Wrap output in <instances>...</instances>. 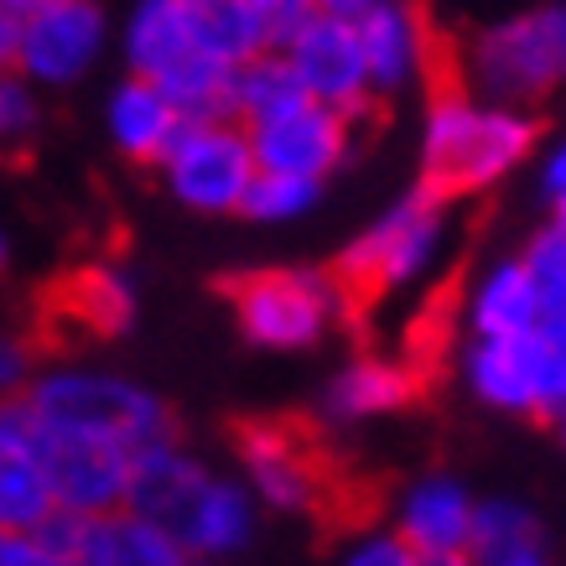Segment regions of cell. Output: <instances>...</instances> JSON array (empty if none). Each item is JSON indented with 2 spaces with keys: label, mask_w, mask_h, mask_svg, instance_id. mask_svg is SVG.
I'll return each instance as SVG.
<instances>
[{
  "label": "cell",
  "mask_w": 566,
  "mask_h": 566,
  "mask_svg": "<svg viewBox=\"0 0 566 566\" xmlns=\"http://www.w3.org/2000/svg\"><path fill=\"white\" fill-rule=\"evenodd\" d=\"M125 510H136L140 520L161 525L198 566L240 556L255 541L260 525V504L244 489V479H229L219 468H208L182 442H161L136 452Z\"/></svg>",
  "instance_id": "cell-1"
},
{
  "label": "cell",
  "mask_w": 566,
  "mask_h": 566,
  "mask_svg": "<svg viewBox=\"0 0 566 566\" xmlns=\"http://www.w3.org/2000/svg\"><path fill=\"white\" fill-rule=\"evenodd\" d=\"M535 151H541L535 109L479 99L452 84L437 88L421 109V130H416L421 188L442 192L452 203L510 182L520 167H531Z\"/></svg>",
  "instance_id": "cell-2"
},
{
  "label": "cell",
  "mask_w": 566,
  "mask_h": 566,
  "mask_svg": "<svg viewBox=\"0 0 566 566\" xmlns=\"http://www.w3.org/2000/svg\"><path fill=\"white\" fill-rule=\"evenodd\" d=\"M442 73L463 94L535 109L556 88H566V0L515 6L504 17L447 36Z\"/></svg>",
  "instance_id": "cell-3"
},
{
  "label": "cell",
  "mask_w": 566,
  "mask_h": 566,
  "mask_svg": "<svg viewBox=\"0 0 566 566\" xmlns=\"http://www.w3.org/2000/svg\"><path fill=\"white\" fill-rule=\"evenodd\" d=\"M21 406H27L36 427L115 442L125 452L177 442V421L167 411V400L146 390V385H136V379L115 375V369H88V364L36 369Z\"/></svg>",
  "instance_id": "cell-4"
},
{
  "label": "cell",
  "mask_w": 566,
  "mask_h": 566,
  "mask_svg": "<svg viewBox=\"0 0 566 566\" xmlns=\"http://www.w3.org/2000/svg\"><path fill=\"white\" fill-rule=\"evenodd\" d=\"M447 244H452V198L416 182L364 223L333 271L348 296H406L437 275Z\"/></svg>",
  "instance_id": "cell-5"
},
{
  "label": "cell",
  "mask_w": 566,
  "mask_h": 566,
  "mask_svg": "<svg viewBox=\"0 0 566 566\" xmlns=\"http://www.w3.org/2000/svg\"><path fill=\"white\" fill-rule=\"evenodd\" d=\"M223 292H229V312L240 323L244 344L265 348V354H307L327 344L354 307L338 271H317V265L244 271Z\"/></svg>",
  "instance_id": "cell-6"
},
{
  "label": "cell",
  "mask_w": 566,
  "mask_h": 566,
  "mask_svg": "<svg viewBox=\"0 0 566 566\" xmlns=\"http://www.w3.org/2000/svg\"><path fill=\"white\" fill-rule=\"evenodd\" d=\"M452 375L473 406L515 421H556L566 411V344L541 327L520 338H458Z\"/></svg>",
  "instance_id": "cell-7"
},
{
  "label": "cell",
  "mask_w": 566,
  "mask_h": 566,
  "mask_svg": "<svg viewBox=\"0 0 566 566\" xmlns=\"http://www.w3.org/2000/svg\"><path fill=\"white\" fill-rule=\"evenodd\" d=\"M120 52L125 73L156 84L188 120L229 115V73L234 69H223L219 57L198 48L177 0H136L120 21Z\"/></svg>",
  "instance_id": "cell-8"
},
{
  "label": "cell",
  "mask_w": 566,
  "mask_h": 566,
  "mask_svg": "<svg viewBox=\"0 0 566 566\" xmlns=\"http://www.w3.org/2000/svg\"><path fill=\"white\" fill-rule=\"evenodd\" d=\"M156 172H161V188L188 213L223 219V213H240L260 167L234 115H198V120H182L172 146L156 161Z\"/></svg>",
  "instance_id": "cell-9"
},
{
  "label": "cell",
  "mask_w": 566,
  "mask_h": 566,
  "mask_svg": "<svg viewBox=\"0 0 566 566\" xmlns=\"http://www.w3.org/2000/svg\"><path fill=\"white\" fill-rule=\"evenodd\" d=\"M275 52H281V63L292 69L296 88H302L312 104H327V109L354 115V120L375 104L354 21L307 11V17L292 21L286 32H275Z\"/></svg>",
  "instance_id": "cell-10"
},
{
  "label": "cell",
  "mask_w": 566,
  "mask_h": 566,
  "mask_svg": "<svg viewBox=\"0 0 566 566\" xmlns=\"http://www.w3.org/2000/svg\"><path fill=\"white\" fill-rule=\"evenodd\" d=\"M27 416V406H21ZM27 437L42 473H48L52 504L69 515H115L130 499V473H136V452L115 442H94V437H73V431L36 427L27 416Z\"/></svg>",
  "instance_id": "cell-11"
},
{
  "label": "cell",
  "mask_w": 566,
  "mask_h": 566,
  "mask_svg": "<svg viewBox=\"0 0 566 566\" xmlns=\"http://www.w3.org/2000/svg\"><path fill=\"white\" fill-rule=\"evenodd\" d=\"M32 535L57 566H198L172 535L140 520L136 510H115V515L52 510Z\"/></svg>",
  "instance_id": "cell-12"
},
{
  "label": "cell",
  "mask_w": 566,
  "mask_h": 566,
  "mask_svg": "<svg viewBox=\"0 0 566 566\" xmlns=\"http://www.w3.org/2000/svg\"><path fill=\"white\" fill-rule=\"evenodd\" d=\"M375 99H411L442 69V36L421 0H379L354 21Z\"/></svg>",
  "instance_id": "cell-13"
},
{
  "label": "cell",
  "mask_w": 566,
  "mask_h": 566,
  "mask_svg": "<svg viewBox=\"0 0 566 566\" xmlns=\"http://www.w3.org/2000/svg\"><path fill=\"white\" fill-rule=\"evenodd\" d=\"M109 48V17L99 0H52L21 21L17 73L32 88H73L99 69Z\"/></svg>",
  "instance_id": "cell-14"
},
{
  "label": "cell",
  "mask_w": 566,
  "mask_h": 566,
  "mask_svg": "<svg viewBox=\"0 0 566 566\" xmlns=\"http://www.w3.org/2000/svg\"><path fill=\"white\" fill-rule=\"evenodd\" d=\"M240 479L255 494L260 510L271 515H317L327 499V479L307 437L281 421H250L234 437Z\"/></svg>",
  "instance_id": "cell-15"
},
{
  "label": "cell",
  "mask_w": 566,
  "mask_h": 566,
  "mask_svg": "<svg viewBox=\"0 0 566 566\" xmlns=\"http://www.w3.org/2000/svg\"><path fill=\"white\" fill-rule=\"evenodd\" d=\"M250 136V151H255L260 172H281V177H307V182H323L348 167L354 156V115H338L327 104H292L271 120L244 125Z\"/></svg>",
  "instance_id": "cell-16"
},
{
  "label": "cell",
  "mask_w": 566,
  "mask_h": 566,
  "mask_svg": "<svg viewBox=\"0 0 566 566\" xmlns=\"http://www.w3.org/2000/svg\"><path fill=\"white\" fill-rule=\"evenodd\" d=\"M421 395V375L400 354H354L317 390V421L333 431H359L375 421L411 411Z\"/></svg>",
  "instance_id": "cell-17"
},
{
  "label": "cell",
  "mask_w": 566,
  "mask_h": 566,
  "mask_svg": "<svg viewBox=\"0 0 566 566\" xmlns=\"http://www.w3.org/2000/svg\"><path fill=\"white\" fill-rule=\"evenodd\" d=\"M473 504H479V494H473L458 473L427 468V473L406 479L390 494V515H385V525H390L421 562H427V556H468Z\"/></svg>",
  "instance_id": "cell-18"
},
{
  "label": "cell",
  "mask_w": 566,
  "mask_h": 566,
  "mask_svg": "<svg viewBox=\"0 0 566 566\" xmlns=\"http://www.w3.org/2000/svg\"><path fill=\"white\" fill-rule=\"evenodd\" d=\"M458 327H463V338H520V333L541 327V296H535V281L520 250L483 260L468 275L463 296H458Z\"/></svg>",
  "instance_id": "cell-19"
},
{
  "label": "cell",
  "mask_w": 566,
  "mask_h": 566,
  "mask_svg": "<svg viewBox=\"0 0 566 566\" xmlns=\"http://www.w3.org/2000/svg\"><path fill=\"white\" fill-rule=\"evenodd\" d=\"M182 120L188 115L156 84L136 78V73H125L120 84L109 88V99H104V136L136 167H156L161 151L172 146V136L182 130Z\"/></svg>",
  "instance_id": "cell-20"
},
{
  "label": "cell",
  "mask_w": 566,
  "mask_h": 566,
  "mask_svg": "<svg viewBox=\"0 0 566 566\" xmlns=\"http://www.w3.org/2000/svg\"><path fill=\"white\" fill-rule=\"evenodd\" d=\"M52 312L78 327L84 338H120L136 323V281L125 265H109V260L78 265L52 292Z\"/></svg>",
  "instance_id": "cell-21"
},
{
  "label": "cell",
  "mask_w": 566,
  "mask_h": 566,
  "mask_svg": "<svg viewBox=\"0 0 566 566\" xmlns=\"http://www.w3.org/2000/svg\"><path fill=\"white\" fill-rule=\"evenodd\" d=\"M177 6H182V21L198 36V48L219 57L223 69H240L275 48V27L250 0H177Z\"/></svg>",
  "instance_id": "cell-22"
},
{
  "label": "cell",
  "mask_w": 566,
  "mask_h": 566,
  "mask_svg": "<svg viewBox=\"0 0 566 566\" xmlns=\"http://www.w3.org/2000/svg\"><path fill=\"white\" fill-rule=\"evenodd\" d=\"M546 546V525L535 515L531 499L520 494H479L473 504V535H468V562L489 566L520 551H541Z\"/></svg>",
  "instance_id": "cell-23"
},
{
  "label": "cell",
  "mask_w": 566,
  "mask_h": 566,
  "mask_svg": "<svg viewBox=\"0 0 566 566\" xmlns=\"http://www.w3.org/2000/svg\"><path fill=\"white\" fill-rule=\"evenodd\" d=\"M520 260L541 296V333L566 344V219H541L520 244Z\"/></svg>",
  "instance_id": "cell-24"
},
{
  "label": "cell",
  "mask_w": 566,
  "mask_h": 566,
  "mask_svg": "<svg viewBox=\"0 0 566 566\" xmlns=\"http://www.w3.org/2000/svg\"><path fill=\"white\" fill-rule=\"evenodd\" d=\"M302 99H307V94L296 88L292 69L281 63V52L275 48L229 73V115H234L240 125L271 120V115H281V109H292V104H302Z\"/></svg>",
  "instance_id": "cell-25"
},
{
  "label": "cell",
  "mask_w": 566,
  "mask_h": 566,
  "mask_svg": "<svg viewBox=\"0 0 566 566\" xmlns=\"http://www.w3.org/2000/svg\"><path fill=\"white\" fill-rule=\"evenodd\" d=\"M317 203H323V182L281 177V172H255V182H250V192H244V203H240V219L265 223V229H281V223H302Z\"/></svg>",
  "instance_id": "cell-26"
},
{
  "label": "cell",
  "mask_w": 566,
  "mask_h": 566,
  "mask_svg": "<svg viewBox=\"0 0 566 566\" xmlns=\"http://www.w3.org/2000/svg\"><path fill=\"white\" fill-rule=\"evenodd\" d=\"M416 562H421V556H416L385 520H379V525H359L344 546L333 551V566H416Z\"/></svg>",
  "instance_id": "cell-27"
},
{
  "label": "cell",
  "mask_w": 566,
  "mask_h": 566,
  "mask_svg": "<svg viewBox=\"0 0 566 566\" xmlns=\"http://www.w3.org/2000/svg\"><path fill=\"white\" fill-rule=\"evenodd\" d=\"M42 109H36V88L21 73H0V151H17L36 136Z\"/></svg>",
  "instance_id": "cell-28"
},
{
  "label": "cell",
  "mask_w": 566,
  "mask_h": 566,
  "mask_svg": "<svg viewBox=\"0 0 566 566\" xmlns=\"http://www.w3.org/2000/svg\"><path fill=\"white\" fill-rule=\"evenodd\" d=\"M535 192H541V203L546 213L566 203V120L556 125V136L541 140V151H535Z\"/></svg>",
  "instance_id": "cell-29"
},
{
  "label": "cell",
  "mask_w": 566,
  "mask_h": 566,
  "mask_svg": "<svg viewBox=\"0 0 566 566\" xmlns=\"http://www.w3.org/2000/svg\"><path fill=\"white\" fill-rule=\"evenodd\" d=\"M36 379V354L21 333H0V406H11L27 395V385Z\"/></svg>",
  "instance_id": "cell-30"
},
{
  "label": "cell",
  "mask_w": 566,
  "mask_h": 566,
  "mask_svg": "<svg viewBox=\"0 0 566 566\" xmlns=\"http://www.w3.org/2000/svg\"><path fill=\"white\" fill-rule=\"evenodd\" d=\"M0 566H57V562L42 551L36 535H6L0 531Z\"/></svg>",
  "instance_id": "cell-31"
},
{
  "label": "cell",
  "mask_w": 566,
  "mask_h": 566,
  "mask_svg": "<svg viewBox=\"0 0 566 566\" xmlns=\"http://www.w3.org/2000/svg\"><path fill=\"white\" fill-rule=\"evenodd\" d=\"M250 6H255L260 17L271 21L275 32H286V27H292V21H302L312 11V0H250Z\"/></svg>",
  "instance_id": "cell-32"
},
{
  "label": "cell",
  "mask_w": 566,
  "mask_h": 566,
  "mask_svg": "<svg viewBox=\"0 0 566 566\" xmlns=\"http://www.w3.org/2000/svg\"><path fill=\"white\" fill-rule=\"evenodd\" d=\"M17 52H21V17L11 6H0V73H17Z\"/></svg>",
  "instance_id": "cell-33"
},
{
  "label": "cell",
  "mask_w": 566,
  "mask_h": 566,
  "mask_svg": "<svg viewBox=\"0 0 566 566\" xmlns=\"http://www.w3.org/2000/svg\"><path fill=\"white\" fill-rule=\"evenodd\" d=\"M379 0H312V11H323V17H338V21H359L364 11H375Z\"/></svg>",
  "instance_id": "cell-34"
},
{
  "label": "cell",
  "mask_w": 566,
  "mask_h": 566,
  "mask_svg": "<svg viewBox=\"0 0 566 566\" xmlns=\"http://www.w3.org/2000/svg\"><path fill=\"white\" fill-rule=\"evenodd\" d=\"M489 566H556V556L541 546V551H520V556H504V562H489Z\"/></svg>",
  "instance_id": "cell-35"
},
{
  "label": "cell",
  "mask_w": 566,
  "mask_h": 566,
  "mask_svg": "<svg viewBox=\"0 0 566 566\" xmlns=\"http://www.w3.org/2000/svg\"><path fill=\"white\" fill-rule=\"evenodd\" d=\"M416 566H473L468 556H427V562H416Z\"/></svg>",
  "instance_id": "cell-36"
},
{
  "label": "cell",
  "mask_w": 566,
  "mask_h": 566,
  "mask_svg": "<svg viewBox=\"0 0 566 566\" xmlns=\"http://www.w3.org/2000/svg\"><path fill=\"white\" fill-rule=\"evenodd\" d=\"M551 427H556V442H562V452H566V411L556 416V421H551Z\"/></svg>",
  "instance_id": "cell-37"
},
{
  "label": "cell",
  "mask_w": 566,
  "mask_h": 566,
  "mask_svg": "<svg viewBox=\"0 0 566 566\" xmlns=\"http://www.w3.org/2000/svg\"><path fill=\"white\" fill-rule=\"evenodd\" d=\"M6 260H11V240L0 234V271H6Z\"/></svg>",
  "instance_id": "cell-38"
},
{
  "label": "cell",
  "mask_w": 566,
  "mask_h": 566,
  "mask_svg": "<svg viewBox=\"0 0 566 566\" xmlns=\"http://www.w3.org/2000/svg\"><path fill=\"white\" fill-rule=\"evenodd\" d=\"M551 219H566V203H562V208H556V213H551Z\"/></svg>",
  "instance_id": "cell-39"
}]
</instances>
